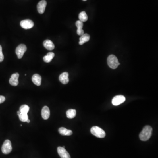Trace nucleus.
Segmentation results:
<instances>
[{
  "mask_svg": "<svg viewBox=\"0 0 158 158\" xmlns=\"http://www.w3.org/2000/svg\"><path fill=\"white\" fill-rule=\"evenodd\" d=\"M5 101V97L3 96H0V104L3 103Z\"/></svg>",
  "mask_w": 158,
  "mask_h": 158,
  "instance_id": "b1692460",
  "label": "nucleus"
},
{
  "mask_svg": "<svg viewBox=\"0 0 158 158\" xmlns=\"http://www.w3.org/2000/svg\"><path fill=\"white\" fill-rule=\"evenodd\" d=\"M43 46L48 50H53L55 48V45L50 40H46L43 42Z\"/></svg>",
  "mask_w": 158,
  "mask_h": 158,
  "instance_id": "ddd939ff",
  "label": "nucleus"
},
{
  "mask_svg": "<svg viewBox=\"0 0 158 158\" xmlns=\"http://www.w3.org/2000/svg\"><path fill=\"white\" fill-rule=\"evenodd\" d=\"M26 122H27V123H30V120L28 119V120H27V121H26Z\"/></svg>",
  "mask_w": 158,
  "mask_h": 158,
  "instance_id": "a878e982",
  "label": "nucleus"
},
{
  "mask_svg": "<svg viewBox=\"0 0 158 158\" xmlns=\"http://www.w3.org/2000/svg\"><path fill=\"white\" fill-rule=\"evenodd\" d=\"M20 26L23 29H30L33 28L34 23L30 19H25L21 22Z\"/></svg>",
  "mask_w": 158,
  "mask_h": 158,
  "instance_id": "0eeeda50",
  "label": "nucleus"
},
{
  "mask_svg": "<svg viewBox=\"0 0 158 158\" xmlns=\"http://www.w3.org/2000/svg\"><path fill=\"white\" fill-rule=\"evenodd\" d=\"M58 154L61 158H71L70 155L65 148L59 147L57 149Z\"/></svg>",
  "mask_w": 158,
  "mask_h": 158,
  "instance_id": "6e6552de",
  "label": "nucleus"
},
{
  "mask_svg": "<svg viewBox=\"0 0 158 158\" xmlns=\"http://www.w3.org/2000/svg\"><path fill=\"white\" fill-rule=\"evenodd\" d=\"M27 47L25 44H21L16 48V53L18 59H20L23 57L24 53L26 51Z\"/></svg>",
  "mask_w": 158,
  "mask_h": 158,
  "instance_id": "39448f33",
  "label": "nucleus"
},
{
  "mask_svg": "<svg viewBox=\"0 0 158 158\" xmlns=\"http://www.w3.org/2000/svg\"><path fill=\"white\" fill-rule=\"evenodd\" d=\"M107 63L109 67L112 69H116L120 64L117 57L113 55H110L108 57Z\"/></svg>",
  "mask_w": 158,
  "mask_h": 158,
  "instance_id": "f03ea898",
  "label": "nucleus"
},
{
  "mask_svg": "<svg viewBox=\"0 0 158 158\" xmlns=\"http://www.w3.org/2000/svg\"><path fill=\"white\" fill-rule=\"evenodd\" d=\"M152 128L150 126H146L139 134L140 139L142 141L149 140L152 135Z\"/></svg>",
  "mask_w": 158,
  "mask_h": 158,
  "instance_id": "f257e3e1",
  "label": "nucleus"
},
{
  "mask_svg": "<svg viewBox=\"0 0 158 158\" xmlns=\"http://www.w3.org/2000/svg\"><path fill=\"white\" fill-rule=\"evenodd\" d=\"M41 76L38 74H35L32 77V80L34 84L37 86H39L41 84Z\"/></svg>",
  "mask_w": 158,
  "mask_h": 158,
  "instance_id": "4468645a",
  "label": "nucleus"
},
{
  "mask_svg": "<svg viewBox=\"0 0 158 158\" xmlns=\"http://www.w3.org/2000/svg\"><path fill=\"white\" fill-rule=\"evenodd\" d=\"M126 100V98L124 96L120 95L116 96L112 100V104L115 106L120 105L123 103Z\"/></svg>",
  "mask_w": 158,
  "mask_h": 158,
  "instance_id": "423d86ee",
  "label": "nucleus"
},
{
  "mask_svg": "<svg viewBox=\"0 0 158 158\" xmlns=\"http://www.w3.org/2000/svg\"><path fill=\"white\" fill-rule=\"evenodd\" d=\"M76 26L77 28V34L78 35L82 36L84 34V31L82 29L84 24L83 22L80 21V20L77 21L76 22Z\"/></svg>",
  "mask_w": 158,
  "mask_h": 158,
  "instance_id": "2eb2a0df",
  "label": "nucleus"
},
{
  "mask_svg": "<svg viewBox=\"0 0 158 158\" xmlns=\"http://www.w3.org/2000/svg\"><path fill=\"white\" fill-rule=\"evenodd\" d=\"M59 132L61 135L65 136H70L72 134V132L71 130L67 129L64 127H60L59 128Z\"/></svg>",
  "mask_w": 158,
  "mask_h": 158,
  "instance_id": "dca6fc26",
  "label": "nucleus"
},
{
  "mask_svg": "<svg viewBox=\"0 0 158 158\" xmlns=\"http://www.w3.org/2000/svg\"><path fill=\"white\" fill-rule=\"evenodd\" d=\"M54 56H55V54L53 52H49V53H47L46 55L43 57V61L45 63H50V62H51L52 59L54 58Z\"/></svg>",
  "mask_w": 158,
  "mask_h": 158,
  "instance_id": "a211bd4d",
  "label": "nucleus"
},
{
  "mask_svg": "<svg viewBox=\"0 0 158 158\" xmlns=\"http://www.w3.org/2000/svg\"><path fill=\"white\" fill-rule=\"evenodd\" d=\"M18 117H19V120L23 122H26L29 119L28 114L25 113H21L20 114L18 115Z\"/></svg>",
  "mask_w": 158,
  "mask_h": 158,
  "instance_id": "4be33fe9",
  "label": "nucleus"
},
{
  "mask_svg": "<svg viewBox=\"0 0 158 158\" xmlns=\"http://www.w3.org/2000/svg\"><path fill=\"white\" fill-rule=\"evenodd\" d=\"M1 150L5 154H8L11 152L12 150V143L10 140H6L4 142Z\"/></svg>",
  "mask_w": 158,
  "mask_h": 158,
  "instance_id": "20e7f679",
  "label": "nucleus"
},
{
  "mask_svg": "<svg viewBox=\"0 0 158 158\" xmlns=\"http://www.w3.org/2000/svg\"><path fill=\"white\" fill-rule=\"evenodd\" d=\"M19 76L18 73H14L12 74L11 78L9 79L10 84L12 86H17L18 84V78Z\"/></svg>",
  "mask_w": 158,
  "mask_h": 158,
  "instance_id": "9d476101",
  "label": "nucleus"
},
{
  "mask_svg": "<svg viewBox=\"0 0 158 158\" xmlns=\"http://www.w3.org/2000/svg\"><path fill=\"white\" fill-rule=\"evenodd\" d=\"M91 132L93 135L98 138H104L105 136L104 130L97 126H93L91 129Z\"/></svg>",
  "mask_w": 158,
  "mask_h": 158,
  "instance_id": "7ed1b4c3",
  "label": "nucleus"
},
{
  "mask_svg": "<svg viewBox=\"0 0 158 158\" xmlns=\"http://www.w3.org/2000/svg\"><path fill=\"white\" fill-rule=\"evenodd\" d=\"M76 110L74 109H70L66 112V116L68 118L72 119L75 117L76 115Z\"/></svg>",
  "mask_w": 158,
  "mask_h": 158,
  "instance_id": "6ab92c4d",
  "label": "nucleus"
},
{
  "mask_svg": "<svg viewBox=\"0 0 158 158\" xmlns=\"http://www.w3.org/2000/svg\"><path fill=\"white\" fill-rule=\"evenodd\" d=\"M20 113H21L20 111H19H19H18V112H17V114H18V115H19V114H20Z\"/></svg>",
  "mask_w": 158,
  "mask_h": 158,
  "instance_id": "393cba45",
  "label": "nucleus"
},
{
  "mask_svg": "<svg viewBox=\"0 0 158 158\" xmlns=\"http://www.w3.org/2000/svg\"><path fill=\"white\" fill-rule=\"evenodd\" d=\"M47 5V2L45 0H42L41 1L39 2L37 5V9L38 13L41 14H42L45 10Z\"/></svg>",
  "mask_w": 158,
  "mask_h": 158,
  "instance_id": "1a4fd4ad",
  "label": "nucleus"
},
{
  "mask_svg": "<svg viewBox=\"0 0 158 158\" xmlns=\"http://www.w3.org/2000/svg\"><path fill=\"white\" fill-rule=\"evenodd\" d=\"M79 18L80 21L82 22H85L87 21L88 19V16L87 14L85 12L83 11L81 12L79 14Z\"/></svg>",
  "mask_w": 158,
  "mask_h": 158,
  "instance_id": "aec40b11",
  "label": "nucleus"
},
{
  "mask_svg": "<svg viewBox=\"0 0 158 158\" xmlns=\"http://www.w3.org/2000/svg\"><path fill=\"white\" fill-rule=\"evenodd\" d=\"M4 56L2 53V47L0 45V62H2L4 60Z\"/></svg>",
  "mask_w": 158,
  "mask_h": 158,
  "instance_id": "5701e85b",
  "label": "nucleus"
},
{
  "mask_svg": "<svg viewBox=\"0 0 158 158\" xmlns=\"http://www.w3.org/2000/svg\"><path fill=\"white\" fill-rule=\"evenodd\" d=\"M41 115L43 120H47L49 118L50 115V111L47 106H45L43 108L41 111Z\"/></svg>",
  "mask_w": 158,
  "mask_h": 158,
  "instance_id": "9b49d317",
  "label": "nucleus"
},
{
  "mask_svg": "<svg viewBox=\"0 0 158 158\" xmlns=\"http://www.w3.org/2000/svg\"><path fill=\"white\" fill-rule=\"evenodd\" d=\"M90 37L89 34H84L83 35L81 36L80 38V42L79 43L80 45H81L85 43L88 41L90 40Z\"/></svg>",
  "mask_w": 158,
  "mask_h": 158,
  "instance_id": "f3484780",
  "label": "nucleus"
},
{
  "mask_svg": "<svg viewBox=\"0 0 158 158\" xmlns=\"http://www.w3.org/2000/svg\"><path fill=\"white\" fill-rule=\"evenodd\" d=\"M83 1H86L87 0H83Z\"/></svg>",
  "mask_w": 158,
  "mask_h": 158,
  "instance_id": "bb28decb",
  "label": "nucleus"
},
{
  "mask_svg": "<svg viewBox=\"0 0 158 158\" xmlns=\"http://www.w3.org/2000/svg\"><path fill=\"white\" fill-rule=\"evenodd\" d=\"M59 80L62 84H66L69 82L68 73L67 72H63L59 76Z\"/></svg>",
  "mask_w": 158,
  "mask_h": 158,
  "instance_id": "f8f14e48",
  "label": "nucleus"
},
{
  "mask_svg": "<svg viewBox=\"0 0 158 158\" xmlns=\"http://www.w3.org/2000/svg\"><path fill=\"white\" fill-rule=\"evenodd\" d=\"M30 110V107L26 105H21L19 109V111H20L22 113L28 114V112Z\"/></svg>",
  "mask_w": 158,
  "mask_h": 158,
  "instance_id": "412c9836",
  "label": "nucleus"
}]
</instances>
